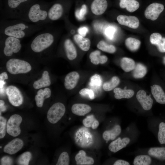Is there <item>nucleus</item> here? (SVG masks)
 Here are the masks:
<instances>
[{
	"label": "nucleus",
	"mask_w": 165,
	"mask_h": 165,
	"mask_svg": "<svg viewBox=\"0 0 165 165\" xmlns=\"http://www.w3.org/2000/svg\"><path fill=\"white\" fill-rule=\"evenodd\" d=\"M46 27L15 19H2L0 22V35L13 37L19 39L31 36Z\"/></svg>",
	"instance_id": "1"
},
{
	"label": "nucleus",
	"mask_w": 165,
	"mask_h": 165,
	"mask_svg": "<svg viewBox=\"0 0 165 165\" xmlns=\"http://www.w3.org/2000/svg\"><path fill=\"white\" fill-rule=\"evenodd\" d=\"M55 39V35L46 26L44 30L37 34L33 38L30 44V49L35 53L43 52L53 45Z\"/></svg>",
	"instance_id": "2"
},
{
	"label": "nucleus",
	"mask_w": 165,
	"mask_h": 165,
	"mask_svg": "<svg viewBox=\"0 0 165 165\" xmlns=\"http://www.w3.org/2000/svg\"><path fill=\"white\" fill-rule=\"evenodd\" d=\"M49 8L38 3L31 5L20 19L38 25L46 26L50 23L48 18Z\"/></svg>",
	"instance_id": "3"
},
{
	"label": "nucleus",
	"mask_w": 165,
	"mask_h": 165,
	"mask_svg": "<svg viewBox=\"0 0 165 165\" xmlns=\"http://www.w3.org/2000/svg\"><path fill=\"white\" fill-rule=\"evenodd\" d=\"M29 0H7V7L1 13L2 19H20L29 8L24 6Z\"/></svg>",
	"instance_id": "4"
},
{
	"label": "nucleus",
	"mask_w": 165,
	"mask_h": 165,
	"mask_svg": "<svg viewBox=\"0 0 165 165\" xmlns=\"http://www.w3.org/2000/svg\"><path fill=\"white\" fill-rule=\"evenodd\" d=\"M1 43L3 45V53L6 57H10L18 53L22 47L20 39L7 35H0Z\"/></svg>",
	"instance_id": "5"
},
{
	"label": "nucleus",
	"mask_w": 165,
	"mask_h": 165,
	"mask_svg": "<svg viewBox=\"0 0 165 165\" xmlns=\"http://www.w3.org/2000/svg\"><path fill=\"white\" fill-rule=\"evenodd\" d=\"M8 71L12 74L26 73L31 69L30 64L27 61L19 59L13 58L9 59L6 63Z\"/></svg>",
	"instance_id": "6"
},
{
	"label": "nucleus",
	"mask_w": 165,
	"mask_h": 165,
	"mask_svg": "<svg viewBox=\"0 0 165 165\" xmlns=\"http://www.w3.org/2000/svg\"><path fill=\"white\" fill-rule=\"evenodd\" d=\"M65 112V108L63 104L57 102L53 105L47 112V118L52 124L57 123L63 117Z\"/></svg>",
	"instance_id": "7"
},
{
	"label": "nucleus",
	"mask_w": 165,
	"mask_h": 165,
	"mask_svg": "<svg viewBox=\"0 0 165 165\" xmlns=\"http://www.w3.org/2000/svg\"><path fill=\"white\" fill-rule=\"evenodd\" d=\"M22 117L18 114L11 116L6 124V131L10 135L16 137L20 133V125L22 121Z\"/></svg>",
	"instance_id": "8"
},
{
	"label": "nucleus",
	"mask_w": 165,
	"mask_h": 165,
	"mask_svg": "<svg viewBox=\"0 0 165 165\" xmlns=\"http://www.w3.org/2000/svg\"><path fill=\"white\" fill-rule=\"evenodd\" d=\"M6 93L10 103L13 106H18L23 101V97L20 90L13 86H8L6 90Z\"/></svg>",
	"instance_id": "9"
},
{
	"label": "nucleus",
	"mask_w": 165,
	"mask_h": 165,
	"mask_svg": "<svg viewBox=\"0 0 165 165\" xmlns=\"http://www.w3.org/2000/svg\"><path fill=\"white\" fill-rule=\"evenodd\" d=\"M164 9L163 5L161 4L153 3L149 5L145 12V17L152 20H156Z\"/></svg>",
	"instance_id": "10"
},
{
	"label": "nucleus",
	"mask_w": 165,
	"mask_h": 165,
	"mask_svg": "<svg viewBox=\"0 0 165 165\" xmlns=\"http://www.w3.org/2000/svg\"><path fill=\"white\" fill-rule=\"evenodd\" d=\"M137 99L143 109L146 111L150 110L153 104V100L150 95H147L143 90H140L137 92Z\"/></svg>",
	"instance_id": "11"
},
{
	"label": "nucleus",
	"mask_w": 165,
	"mask_h": 165,
	"mask_svg": "<svg viewBox=\"0 0 165 165\" xmlns=\"http://www.w3.org/2000/svg\"><path fill=\"white\" fill-rule=\"evenodd\" d=\"M64 13V8L61 4H54L49 8L48 11V18L50 23L60 19L63 16Z\"/></svg>",
	"instance_id": "12"
},
{
	"label": "nucleus",
	"mask_w": 165,
	"mask_h": 165,
	"mask_svg": "<svg viewBox=\"0 0 165 165\" xmlns=\"http://www.w3.org/2000/svg\"><path fill=\"white\" fill-rule=\"evenodd\" d=\"M117 20L120 24L133 29L137 28L139 25L138 19L135 16L120 15L117 16Z\"/></svg>",
	"instance_id": "13"
},
{
	"label": "nucleus",
	"mask_w": 165,
	"mask_h": 165,
	"mask_svg": "<svg viewBox=\"0 0 165 165\" xmlns=\"http://www.w3.org/2000/svg\"><path fill=\"white\" fill-rule=\"evenodd\" d=\"M23 145L24 143L22 140L18 138H15L5 146L3 151L9 154H13L20 150Z\"/></svg>",
	"instance_id": "14"
},
{
	"label": "nucleus",
	"mask_w": 165,
	"mask_h": 165,
	"mask_svg": "<svg viewBox=\"0 0 165 165\" xmlns=\"http://www.w3.org/2000/svg\"><path fill=\"white\" fill-rule=\"evenodd\" d=\"M130 139L128 137L121 139L118 138L109 144L108 149L111 152L115 153L126 147L130 142Z\"/></svg>",
	"instance_id": "15"
},
{
	"label": "nucleus",
	"mask_w": 165,
	"mask_h": 165,
	"mask_svg": "<svg viewBox=\"0 0 165 165\" xmlns=\"http://www.w3.org/2000/svg\"><path fill=\"white\" fill-rule=\"evenodd\" d=\"M63 46L66 56L68 59L72 60L75 59L77 56L76 49L71 40L68 38L64 40Z\"/></svg>",
	"instance_id": "16"
},
{
	"label": "nucleus",
	"mask_w": 165,
	"mask_h": 165,
	"mask_svg": "<svg viewBox=\"0 0 165 165\" xmlns=\"http://www.w3.org/2000/svg\"><path fill=\"white\" fill-rule=\"evenodd\" d=\"M79 78L78 73L75 71L68 73L64 79V86L66 89L71 90L76 86Z\"/></svg>",
	"instance_id": "17"
},
{
	"label": "nucleus",
	"mask_w": 165,
	"mask_h": 165,
	"mask_svg": "<svg viewBox=\"0 0 165 165\" xmlns=\"http://www.w3.org/2000/svg\"><path fill=\"white\" fill-rule=\"evenodd\" d=\"M107 6L106 0H94L91 4V9L94 14L99 15L105 12Z\"/></svg>",
	"instance_id": "18"
},
{
	"label": "nucleus",
	"mask_w": 165,
	"mask_h": 165,
	"mask_svg": "<svg viewBox=\"0 0 165 165\" xmlns=\"http://www.w3.org/2000/svg\"><path fill=\"white\" fill-rule=\"evenodd\" d=\"M150 40L152 44L157 46L160 52H165V38L159 33H154L150 35Z\"/></svg>",
	"instance_id": "19"
},
{
	"label": "nucleus",
	"mask_w": 165,
	"mask_h": 165,
	"mask_svg": "<svg viewBox=\"0 0 165 165\" xmlns=\"http://www.w3.org/2000/svg\"><path fill=\"white\" fill-rule=\"evenodd\" d=\"M75 160L78 165H90L94 163L93 159L90 157L86 156L85 152L80 150L75 156Z\"/></svg>",
	"instance_id": "20"
},
{
	"label": "nucleus",
	"mask_w": 165,
	"mask_h": 165,
	"mask_svg": "<svg viewBox=\"0 0 165 165\" xmlns=\"http://www.w3.org/2000/svg\"><path fill=\"white\" fill-rule=\"evenodd\" d=\"M152 93L156 101L160 104H165V93L159 85H154L151 87Z\"/></svg>",
	"instance_id": "21"
},
{
	"label": "nucleus",
	"mask_w": 165,
	"mask_h": 165,
	"mask_svg": "<svg viewBox=\"0 0 165 165\" xmlns=\"http://www.w3.org/2000/svg\"><path fill=\"white\" fill-rule=\"evenodd\" d=\"M50 90L48 88L44 90H39L37 92V94L35 96V100L36 105L38 107H42L45 99L50 97L51 96Z\"/></svg>",
	"instance_id": "22"
},
{
	"label": "nucleus",
	"mask_w": 165,
	"mask_h": 165,
	"mask_svg": "<svg viewBox=\"0 0 165 165\" xmlns=\"http://www.w3.org/2000/svg\"><path fill=\"white\" fill-rule=\"evenodd\" d=\"M72 112L78 116H84L90 112L91 107L89 105L81 103L75 104L72 107Z\"/></svg>",
	"instance_id": "23"
},
{
	"label": "nucleus",
	"mask_w": 165,
	"mask_h": 165,
	"mask_svg": "<svg viewBox=\"0 0 165 165\" xmlns=\"http://www.w3.org/2000/svg\"><path fill=\"white\" fill-rule=\"evenodd\" d=\"M51 84V81L49 73L46 71H44L42 77L39 79L35 81L33 84V87L35 89L47 87Z\"/></svg>",
	"instance_id": "24"
},
{
	"label": "nucleus",
	"mask_w": 165,
	"mask_h": 165,
	"mask_svg": "<svg viewBox=\"0 0 165 165\" xmlns=\"http://www.w3.org/2000/svg\"><path fill=\"white\" fill-rule=\"evenodd\" d=\"M73 38L76 43L82 50L87 51L89 50L91 42L89 38H84L79 34L74 35Z\"/></svg>",
	"instance_id": "25"
},
{
	"label": "nucleus",
	"mask_w": 165,
	"mask_h": 165,
	"mask_svg": "<svg viewBox=\"0 0 165 165\" xmlns=\"http://www.w3.org/2000/svg\"><path fill=\"white\" fill-rule=\"evenodd\" d=\"M121 132L120 126L119 125H116L112 129L105 131L103 134V137L106 141L113 140L119 135Z\"/></svg>",
	"instance_id": "26"
},
{
	"label": "nucleus",
	"mask_w": 165,
	"mask_h": 165,
	"mask_svg": "<svg viewBox=\"0 0 165 165\" xmlns=\"http://www.w3.org/2000/svg\"><path fill=\"white\" fill-rule=\"evenodd\" d=\"M120 7L122 8H126L129 12H133L139 8V3L136 0H120Z\"/></svg>",
	"instance_id": "27"
},
{
	"label": "nucleus",
	"mask_w": 165,
	"mask_h": 165,
	"mask_svg": "<svg viewBox=\"0 0 165 165\" xmlns=\"http://www.w3.org/2000/svg\"><path fill=\"white\" fill-rule=\"evenodd\" d=\"M89 57L91 62L95 65L104 64L108 60L107 57L104 55H101L100 51L98 50L92 52L90 55Z\"/></svg>",
	"instance_id": "28"
},
{
	"label": "nucleus",
	"mask_w": 165,
	"mask_h": 165,
	"mask_svg": "<svg viewBox=\"0 0 165 165\" xmlns=\"http://www.w3.org/2000/svg\"><path fill=\"white\" fill-rule=\"evenodd\" d=\"M148 154L151 156L160 160H165V147H152L148 151Z\"/></svg>",
	"instance_id": "29"
},
{
	"label": "nucleus",
	"mask_w": 165,
	"mask_h": 165,
	"mask_svg": "<svg viewBox=\"0 0 165 165\" xmlns=\"http://www.w3.org/2000/svg\"><path fill=\"white\" fill-rule=\"evenodd\" d=\"M114 97L117 99L122 98H130L132 97L134 94V91L131 90H123L119 88H116L114 90Z\"/></svg>",
	"instance_id": "30"
},
{
	"label": "nucleus",
	"mask_w": 165,
	"mask_h": 165,
	"mask_svg": "<svg viewBox=\"0 0 165 165\" xmlns=\"http://www.w3.org/2000/svg\"><path fill=\"white\" fill-rule=\"evenodd\" d=\"M135 65L134 61L130 58L124 57L122 58L121 60V67L126 72H128L133 70Z\"/></svg>",
	"instance_id": "31"
},
{
	"label": "nucleus",
	"mask_w": 165,
	"mask_h": 165,
	"mask_svg": "<svg viewBox=\"0 0 165 165\" xmlns=\"http://www.w3.org/2000/svg\"><path fill=\"white\" fill-rule=\"evenodd\" d=\"M147 72L146 67L142 64H137L133 69V75L135 78H141L144 77Z\"/></svg>",
	"instance_id": "32"
},
{
	"label": "nucleus",
	"mask_w": 165,
	"mask_h": 165,
	"mask_svg": "<svg viewBox=\"0 0 165 165\" xmlns=\"http://www.w3.org/2000/svg\"><path fill=\"white\" fill-rule=\"evenodd\" d=\"M152 162L150 156L147 155H141L136 156L134 159V165H149Z\"/></svg>",
	"instance_id": "33"
},
{
	"label": "nucleus",
	"mask_w": 165,
	"mask_h": 165,
	"mask_svg": "<svg viewBox=\"0 0 165 165\" xmlns=\"http://www.w3.org/2000/svg\"><path fill=\"white\" fill-rule=\"evenodd\" d=\"M125 45L130 50L134 51L137 50L141 44L140 41L138 39L131 37L127 38L125 40Z\"/></svg>",
	"instance_id": "34"
},
{
	"label": "nucleus",
	"mask_w": 165,
	"mask_h": 165,
	"mask_svg": "<svg viewBox=\"0 0 165 165\" xmlns=\"http://www.w3.org/2000/svg\"><path fill=\"white\" fill-rule=\"evenodd\" d=\"M119 82L120 80L118 77L113 76L109 81L106 82L103 84V89L105 91H110L116 87Z\"/></svg>",
	"instance_id": "35"
},
{
	"label": "nucleus",
	"mask_w": 165,
	"mask_h": 165,
	"mask_svg": "<svg viewBox=\"0 0 165 165\" xmlns=\"http://www.w3.org/2000/svg\"><path fill=\"white\" fill-rule=\"evenodd\" d=\"M97 48L102 51L109 53H113L116 51V48L112 45L109 44L101 40L97 45Z\"/></svg>",
	"instance_id": "36"
},
{
	"label": "nucleus",
	"mask_w": 165,
	"mask_h": 165,
	"mask_svg": "<svg viewBox=\"0 0 165 165\" xmlns=\"http://www.w3.org/2000/svg\"><path fill=\"white\" fill-rule=\"evenodd\" d=\"M31 157V154L30 152H25L19 157L17 160V163L21 165H28Z\"/></svg>",
	"instance_id": "37"
},
{
	"label": "nucleus",
	"mask_w": 165,
	"mask_h": 165,
	"mask_svg": "<svg viewBox=\"0 0 165 165\" xmlns=\"http://www.w3.org/2000/svg\"><path fill=\"white\" fill-rule=\"evenodd\" d=\"M158 138L161 144H165V123L161 122L159 125Z\"/></svg>",
	"instance_id": "38"
},
{
	"label": "nucleus",
	"mask_w": 165,
	"mask_h": 165,
	"mask_svg": "<svg viewBox=\"0 0 165 165\" xmlns=\"http://www.w3.org/2000/svg\"><path fill=\"white\" fill-rule=\"evenodd\" d=\"M70 159L67 152H64L61 153L58 158L57 165H68L69 164Z\"/></svg>",
	"instance_id": "39"
},
{
	"label": "nucleus",
	"mask_w": 165,
	"mask_h": 165,
	"mask_svg": "<svg viewBox=\"0 0 165 165\" xmlns=\"http://www.w3.org/2000/svg\"><path fill=\"white\" fill-rule=\"evenodd\" d=\"M102 82V79L100 76L99 75L96 74L91 77L90 85L95 87H98L101 85Z\"/></svg>",
	"instance_id": "40"
},
{
	"label": "nucleus",
	"mask_w": 165,
	"mask_h": 165,
	"mask_svg": "<svg viewBox=\"0 0 165 165\" xmlns=\"http://www.w3.org/2000/svg\"><path fill=\"white\" fill-rule=\"evenodd\" d=\"M87 8L85 4H83L80 9H77L75 13V15L77 18L79 20H82L87 13Z\"/></svg>",
	"instance_id": "41"
},
{
	"label": "nucleus",
	"mask_w": 165,
	"mask_h": 165,
	"mask_svg": "<svg viewBox=\"0 0 165 165\" xmlns=\"http://www.w3.org/2000/svg\"><path fill=\"white\" fill-rule=\"evenodd\" d=\"M116 31V28L113 26H109L106 28L104 34L106 37L109 39H112Z\"/></svg>",
	"instance_id": "42"
},
{
	"label": "nucleus",
	"mask_w": 165,
	"mask_h": 165,
	"mask_svg": "<svg viewBox=\"0 0 165 165\" xmlns=\"http://www.w3.org/2000/svg\"><path fill=\"white\" fill-rule=\"evenodd\" d=\"M6 120L4 117H0V138H3L6 134Z\"/></svg>",
	"instance_id": "43"
},
{
	"label": "nucleus",
	"mask_w": 165,
	"mask_h": 165,
	"mask_svg": "<svg viewBox=\"0 0 165 165\" xmlns=\"http://www.w3.org/2000/svg\"><path fill=\"white\" fill-rule=\"evenodd\" d=\"M79 94L83 96H87L91 100L93 99L94 98V94L93 91L88 88L82 89L79 91Z\"/></svg>",
	"instance_id": "44"
},
{
	"label": "nucleus",
	"mask_w": 165,
	"mask_h": 165,
	"mask_svg": "<svg viewBox=\"0 0 165 165\" xmlns=\"http://www.w3.org/2000/svg\"><path fill=\"white\" fill-rule=\"evenodd\" d=\"M95 119H96L94 118V115L89 116L83 119L82 121V123L86 127H91Z\"/></svg>",
	"instance_id": "45"
},
{
	"label": "nucleus",
	"mask_w": 165,
	"mask_h": 165,
	"mask_svg": "<svg viewBox=\"0 0 165 165\" xmlns=\"http://www.w3.org/2000/svg\"><path fill=\"white\" fill-rule=\"evenodd\" d=\"M13 163V160L12 158L9 156H4L1 159V165H9L12 164Z\"/></svg>",
	"instance_id": "46"
},
{
	"label": "nucleus",
	"mask_w": 165,
	"mask_h": 165,
	"mask_svg": "<svg viewBox=\"0 0 165 165\" xmlns=\"http://www.w3.org/2000/svg\"><path fill=\"white\" fill-rule=\"evenodd\" d=\"M88 31V28L86 27H82L78 29V31L79 35L84 37L86 36Z\"/></svg>",
	"instance_id": "47"
},
{
	"label": "nucleus",
	"mask_w": 165,
	"mask_h": 165,
	"mask_svg": "<svg viewBox=\"0 0 165 165\" xmlns=\"http://www.w3.org/2000/svg\"><path fill=\"white\" fill-rule=\"evenodd\" d=\"M129 163L128 161L122 160H116L113 164L114 165H129Z\"/></svg>",
	"instance_id": "48"
},
{
	"label": "nucleus",
	"mask_w": 165,
	"mask_h": 165,
	"mask_svg": "<svg viewBox=\"0 0 165 165\" xmlns=\"http://www.w3.org/2000/svg\"><path fill=\"white\" fill-rule=\"evenodd\" d=\"M8 79V76L7 73L5 72L1 73L0 75V81H4Z\"/></svg>",
	"instance_id": "49"
},
{
	"label": "nucleus",
	"mask_w": 165,
	"mask_h": 165,
	"mask_svg": "<svg viewBox=\"0 0 165 165\" xmlns=\"http://www.w3.org/2000/svg\"><path fill=\"white\" fill-rule=\"evenodd\" d=\"M5 102L2 100H0V113L5 111L6 110V106L4 105Z\"/></svg>",
	"instance_id": "50"
},
{
	"label": "nucleus",
	"mask_w": 165,
	"mask_h": 165,
	"mask_svg": "<svg viewBox=\"0 0 165 165\" xmlns=\"http://www.w3.org/2000/svg\"><path fill=\"white\" fill-rule=\"evenodd\" d=\"M99 125V122L96 119L91 126V128L93 129H96L98 127Z\"/></svg>",
	"instance_id": "51"
},
{
	"label": "nucleus",
	"mask_w": 165,
	"mask_h": 165,
	"mask_svg": "<svg viewBox=\"0 0 165 165\" xmlns=\"http://www.w3.org/2000/svg\"><path fill=\"white\" fill-rule=\"evenodd\" d=\"M163 63L165 64V56L163 58Z\"/></svg>",
	"instance_id": "52"
},
{
	"label": "nucleus",
	"mask_w": 165,
	"mask_h": 165,
	"mask_svg": "<svg viewBox=\"0 0 165 165\" xmlns=\"http://www.w3.org/2000/svg\"><path fill=\"white\" fill-rule=\"evenodd\" d=\"M2 148V147L1 146H0V148Z\"/></svg>",
	"instance_id": "53"
}]
</instances>
